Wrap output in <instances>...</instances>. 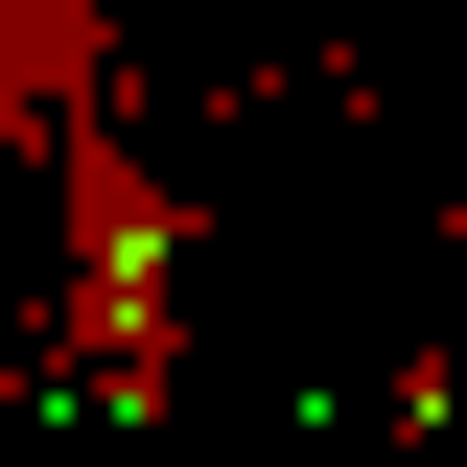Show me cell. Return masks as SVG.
<instances>
[{
  "label": "cell",
  "instance_id": "6da1fadb",
  "mask_svg": "<svg viewBox=\"0 0 467 467\" xmlns=\"http://www.w3.org/2000/svg\"><path fill=\"white\" fill-rule=\"evenodd\" d=\"M70 327H94L117 374L164 350V187H140V164H94V187H70Z\"/></svg>",
  "mask_w": 467,
  "mask_h": 467
}]
</instances>
